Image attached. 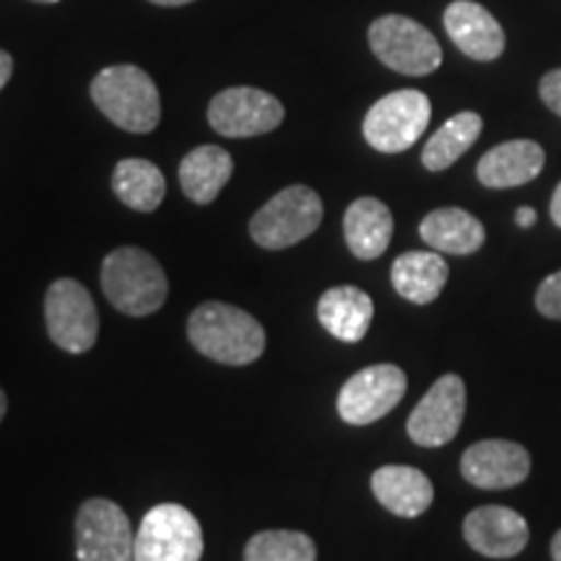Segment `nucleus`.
Returning a JSON list of instances; mask_svg holds the SVG:
<instances>
[{
	"label": "nucleus",
	"mask_w": 561,
	"mask_h": 561,
	"mask_svg": "<svg viewBox=\"0 0 561 561\" xmlns=\"http://www.w3.org/2000/svg\"><path fill=\"white\" fill-rule=\"evenodd\" d=\"M187 339L208 359L244 367L257 362L265 351L263 325L240 307L224 301H206L195 307L187 320Z\"/></svg>",
	"instance_id": "nucleus-1"
},
{
	"label": "nucleus",
	"mask_w": 561,
	"mask_h": 561,
	"mask_svg": "<svg viewBox=\"0 0 561 561\" xmlns=\"http://www.w3.org/2000/svg\"><path fill=\"white\" fill-rule=\"evenodd\" d=\"M102 289L110 305L130 318L159 312L167 301L164 268L140 248L112 250L102 263Z\"/></svg>",
	"instance_id": "nucleus-2"
},
{
	"label": "nucleus",
	"mask_w": 561,
	"mask_h": 561,
	"mask_svg": "<svg viewBox=\"0 0 561 561\" xmlns=\"http://www.w3.org/2000/svg\"><path fill=\"white\" fill-rule=\"evenodd\" d=\"M91 100L107 121L128 133H151L161 121L157 83L138 66H110L96 73Z\"/></svg>",
	"instance_id": "nucleus-3"
},
{
	"label": "nucleus",
	"mask_w": 561,
	"mask_h": 561,
	"mask_svg": "<svg viewBox=\"0 0 561 561\" xmlns=\"http://www.w3.org/2000/svg\"><path fill=\"white\" fill-rule=\"evenodd\" d=\"M322 221V201L312 187L291 185L273 195L265 206L252 216L250 234L263 250H286L307 237Z\"/></svg>",
	"instance_id": "nucleus-4"
},
{
	"label": "nucleus",
	"mask_w": 561,
	"mask_h": 561,
	"mask_svg": "<svg viewBox=\"0 0 561 561\" xmlns=\"http://www.w3.org/2000/svg\"><path fill=\"white\" fill-rule=\"evenodd\" d=\"M203 530L182 504H157L136 533V561H201Z\"/></svg>",
	"instance_id": "nucleus-5"
},
{
	"label": "nucleus",
	"mask_w": 561,
	"mask_h": 561,
	"mask_svg": "<svg viewBox=\"0 0 561 561\" xmlns=\"http://www.w3.org/2000/svg\"><path fill=\"white\" fill-rule=\"evenodd\" d=\"M371 53L403 76H430L442 66V47L419 21L380 16L369 26Z\"/></svg>",
	"instance_id": "nucleus-6"
},
{
	"label": "nucleus",
	"mask_w": 561,
	"mask_h": 561,
	"mask_svg": "<svg viewBox=\"0 0 561 561\" xmlns=\"http://www.w3.org/2000/svg\"><path fill=\"white\" fill-rule=\"evenodd\" d=\"M430 117V96L416 89L392 91L377 104H371L364 117V138L375 151L401 153L424 136Z\"/></svg>",
	"instance_id": "nucleus-7"
},
{
	"label": "nucleus",
	"mask_w": 561,
	"mask_h": 561,
	"mask_svg": "<svg viewBox=\"0 0 561 561\" xmlns=\"http://www.w3.org/2000/svg\"><path fill=\"white\" fill-rule=\"evenodd\" d=\"M76 559L136 561V536L123 507L110 500H89L76 515Z\"/></svg>",
	"instance_id": "nucleus-8"
},
{
	"label": "nucleus",
	"mask_w": 561,
	"mask_h": 561,
	"mask_svg": "<svg viewBox=\"0 0 561 561\" xmlns=\"http://www.w3.org/2000/svg\"><path fill=\"white\" fill-rule=\"evenodd\" d=\"M45 322L55 346L68 354H83L94 346L100 335V314H96L94 299L87 286L73 278L55 280L47 289Z\"/></svg>",
	"instance_id": "nucleus-9"
},
{
	"label": "nucleus",
	"mask_w": 561,
	"mask_h": 561,
	"mask_svg": "<svg viewBox=\"0 0 561 561\" xmlns=\"http://www.w3.org/2000/svg\"><path fill=\"white\" fill-rule=\"evenodd\" d=\"M405 388V371L396 364H375L356 371L339 392L341 419L354 426L375 424L403 401Z\"/></svg>",
	"instance_id": "nucleus-10"
},
{
	"label": "nucleus",
	"mask_w": 561,
	"mask_h": 561,
	"mask_svg": "<svg viewBox=\"0 0 561 561\" xmlns=\"http://www.w3.org/2000/svg\"><path fill=\"white\" fill-rule=\"evenodd\" d=\"M284 104L263 89L231 87L208 104L210 128L227 138H252L276 130L284 123Z\"/></svg>",
	"instance_id": "nucleus-11"
},
{
	"label": "nucleus",
	"mask_w": 561,
	"mask_h": 561,
	"mask_svg": "<svg viewBox=\"0 0 561 561\" xmlns=\"http://www.w3.org/2000/svg\"><path fill=\"white\" fill-rule=\"evenodd\" d=\"M466 416V382L442 375L409 416V437L421 447H442L458 437Z\"/></svg>",
	"instance_id": "nucleus-12"
},
{
	"label": "nucleus",
	"mask_w": 561,
	"mask_h": 561,
	"mask_svg": "<svg viewBox=\"0 0 561 561\" xmlns=\"http://www.w3.org/2000/svg\"><path fill=\"white\" fill-rule=\"evenodd\" d=\"M460 473L476 489H512L530 476V453L510 439L476 442L462 453Z\"/></svg>",
	"instance_id": "nucleus-13"
},
{
	"label": "nucleus",
	"mask_w": 561,
	"mask_h": 561,
	"mask_svg": "<svg viewBox=\"0 0 561 561\" xmlns=\"http://www.w3.org/2000/svg\"><path fill=\"white\" fill-rule=\"evenodd\" d=\"M462 536L473 551L489 559L517 557L530 541L528 523L520 512L500 504L473 510L462 523Z\"/></svg>",
	"instance_id": "nucleus-14"
},
{
	"label": "nucleus",
	"mask_w": 561,
	"mask_h": 561,
	"mask_svg": "<svg viewBox=\"0 0 561 561\" xmlns=\"http://www.w3.org/2000/svg\"><path fill=\"white\" fill-rule=\"evenodd\" d=\"M445 30L462 55L489 62L504 53V30L476 0H455L445 11Z\"/></svg>",
	"instance_id": "nucleus-15"
},
{
	"label": "nucleus",
	"mask_w": 561,
	"mask_h": 561,
	"mask_svg": "<svg viewBox=\"0 0 561 561\" xmlns=\"http://www.w3.org/2000/svg\"><path fill=\"white\" fill-rule=\"evenodd\" d=\"M546 164V153L536 140H507L486 151L476 167L481 185L504 191L536 180Z\"/></svg>",
	"instance_id": "nucleus-16"
},
{
	"label": "nucleus",
	"mask_w": 561,
	"mask_h": 561,
	"mask_svg": "<svg viewBox=\"0 0 561 561\" xmlns=\"http://www.w3.org/2000/svg\"><path fill=\"white\" fill-rule=\"evenodd\" d=\"M371 491L385 510L398 517H419L432 507L430 476L411 466H385L371 473Z\"/></svg>",
	"instance_id": "nucleus-17"
},
{
	"label": "nucleus",
	"mask_w": 561,
	"mask_h": 561,
	"mask_svg": "<svg viewBox=\"0 0 561 561\" xmlns=\"http://www.w3.org/2000/svg\"><path fill=\"white\" fill-rule=\"evenodd\" d=\"M375 305L367 291L356 286H333L318 301V320L333 339L356 343L367 335Z\"/></svg>",
	"instance_id": "nucleus-18"
},
{
	"label": "nucleus",
	"mask_w": 561,
	"mask_h": 561,
	"mask_svg": "<svg viewBox=\"0 0 561 561\" xmlns=\"http://www.w3.org/2000/svg\"><path fill=\"white\" fill-rule=\"evenodd\" d=\"M392 229H396V224H392L390 208L377 198L354 201L343 216L346 244L359 261L380 257L392 240Z\"/></svg>",
	"instance_id": "nucleus-19"
},
{
	"label": "nucleus",
	"mask_w": 561,
	"mask_h": 561,
	"mask_svg": "<svg viewBox=\"0 0 561 561\" xmlns=\"http://www.w3.org/2000/svg\"><path fill=\"white\" fill-rule=\"evenodd\" d=\"M450 276L445 257L437 250H411L398 255L392 263L390 278L396 291L413 305H430L442 294Z\"/></svg>",
	"instance_id": "nucleus-20"
},
{
	"label": "nucleus",
	"mask_w": 561,
	"mask_h": 561,
	"mask_svg": "<svg viewBox=\"0 0 561 561\" xmlns=\"http://www.w3.org/2000/svg\"><path fill=\"white\" fill-rule=\"evenodd\" d=\"M421 240L447 255H471L486 242V229L473 214L462 208H437L424 216L419 227Z\"/></svg>",
	"instance_id": "nucleus-21"
},
{
	"label": "nucleus",
	"mask_w": 561,
	"mask_h": 561,
	"mask_svg": "<svg viewBox=\"0 0 561 561\" xmlns=\"http://www.w3.org/2000/svg\"><path fill=\"white\" fill-rule=\"evenodd\" d=\"M234 172V161H231L229 151L221 146H198L180 161V187L193 203H214L216 195L224 191V185L231 180Z\"/></svg>",
	"instance_id": "nucleus-22"
},
{
	"label": "nucleus",
	"mask_w": 561,
	"mask_h": 561,
	"mask_svg": "<svg viewBox=\"0 0 561 561\" xmlns=\"http://www.w3.org/2000/svg\"><path fill=\"white\" fill-rule=\"evenodd\" d=\"M112 191L125 206L140 214H151L167 195L164 174L146 159H123L112 172Z\"/></svg>",
	"instance_id": "nucleus-23"
},
{
	"label": "nucleus",
	"mask_w": 561,
	"mask_h": 561,
	"mask_svg": "<svg viewBox=\"0 0 561 561\" xmlns=\"http://www.w3.org/2000/svg\"><path fill=\"white\" fill-rule=\"evenodd\" d=\"M481 128L483 121L476 112H460V115L450 117L421 151V161H424L426 170L442 172L453 167L479 140Z\"/></svg>",
	"instance_id": "nucleus-24"
},
{
	"label": "nucleus",
	"mask_w": 561,
	"mask_h": 561,
	"mask_svg": "<svg viewBox=\"0 0 561 561\" xmlns=\"http://www.w3.org/2000/svg\"><path fill=\"white\" fill-rule=\"evenodd\" d=\"M244 561H318V546L299 530H263L244 546Z\"/></svg>",
	"instance_id": "nucleus-25"
},
{
	"label": "nucleus",
	"mask_w": 561,
	"mask_h": 561,
	"mask_svg": "<svg viewBox=\"0 0 561 561\" xmlns=\"http://www.w3.org/2000/svg\"><path fill=\"white\" fill-rule=\"evenodd\" d=\"M536 307L543 318L561 320V271L543 278V284L536 291Z\"/></svg>",
	"instance_id": "nucleus-26"
},
{
	"label": "nucleus",
	"mask_w": 561,
	"mask_h": 561,
	"mask_svg": "<svg viewBox=\"0 0 561 561\" xmlns=\"http://www.w3.org/2000/svg\"><path fill=\"white\" fill-rule=\"evenodd\" d=\"M541 100L546 102V107L561 117V68L551 70L541 79Z\"/></svg>",
	"instance_id": "nucleus-27"
},
{
	"label": "nucleus",
	"mask_w": 561,
	"mask_h": 561,
	"mask_svg": "<svg viewBox=\"0 0 561 561\" xmlns=\"http://www.w3.org/2000/svg\"><path fill=\"white\" fill-rule=\"evenodd\" d=\"M13 76V58L5 50H0V89L11 81Z\"/></svg>",
	"instance_id": "nucleus-28"
},
{
	"label": "nucleus",
	"mask_w": 561,
	"mask_h": 561,
	"mask_svg": "<svg viewBox=\"0 0 561 561\" xmlns=\"http://www.w3.org/2000/svg\"><path fill=\"white\" fill-rule=\"evenodd\" d=\"M515 221H517V227H523V229H530L533 224L538 221V214H536V210H533L530 206H523V208H517V214H515Z\"/></svg>",
	"instance_id": "nucleus-29"
},
{
	"label": "nucleus",
	"mask_w": 561,
	"mask_h": 561,
	"mask_svg": "<svg viewBox=\"0 0 561 561\" xmlns=\"http://www.w3.org/2000/svg\"><path fill=\"white\" fill-rule=\"evenodd\" d=\"M551 221L561 229V182L557 185V191L551 195Z\"/></svg>",
	"instance_id": "nucleus-30"
},
{
	"label": "nucleus",
	"mask_w": 561,
	"mask_h": 561,
	"mask_svg": "<svg viewBox=\"0 0 561 561\" xmlns=\"http://www.w3.org/2000/svg\"><path fill=\"white\" fill-rule=\"evenodd\" d=\"M551 559L561 561V530L553 536V541H551Z\"/></svg>",
	"instance_id": "nucleus-31"
},
{
	"label": "nucleus",
	"mask_w": 561,
	"mask_h": 561,
	"mask_svg": "<svg viewBox=\"0 0 561 561\" xmlns=\"http://www.w3.org/2000/svg\"><path fill=\"white\" fill-rule=\"evenodd\" d=\"M153 5H187L193 3V0H149Z\"/></svg>",
	"instance_id": "nucleus-32"
},
{
	"label": "nucleus",
	"mask_w": 561,
	"mask_h": 561,
	"mask_svg": "<svg viewBox=\"0 0 561 561\" xmlns=\"http://www.w3.org/2000/svg\"><path fill=\"white\" fill-rule=\"evenodd\" d=\"M5 409H9V401H5V392L0 390V421L5 416Z\"/></svg>",
	"instance_id": "nucleus-33"
},
{
	"label": "nucleus",
	"mask_w": 561,
	"mask_h": 561,
	"mask_svg": "<svg viewBox=\"0 0 561 561\" xmlns=\"http://www.w3.org/2000/svg\"><path fill=\"white\" fill-rule=\"evenodd\" d=\"M34 3H58V0H34Z\"/></svg>",
	"instance_id": "nucleus-34"
}]
</instances>
